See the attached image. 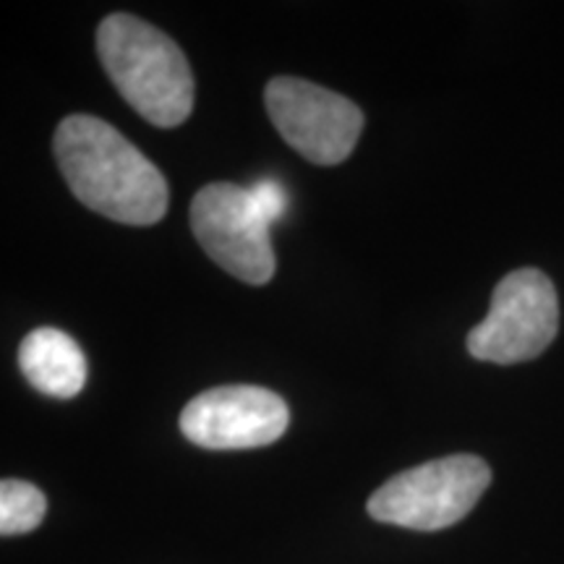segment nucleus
<instances>
[{
    "mask_svg": "<svg viewBox=\"0 0 564 564\" xmlns=\"http://www.w3.org/2000/svg\"><path fill=\"white\" fill-rule=\"evenodd\" d=\"M58 167L84 207L123 225H154L167 212V183L121 131L102 118H63L53 137Z\"/></svg>",
    "mask_w": 564,
    "mask_h": 564,
    "instance_id": "obj_1",
    "label": "nucleus"
},
{
    "mask_svg": "<svg viewBox=\"0 0 564 564\" xmlns=\"http://www.w3.org/2000/svg\"><path fill=\"white\" fill-rule=\"evenodd\" d=\"M97 53L110 82L141 118L173 129L192 116V66L158 26L131 13H112L97 30Z\"/></svg>",
    "mask_w": 564,
    "mask_h": 564,
    "instance_id": "obj_2",
    "label": "nucleus"
},
{
    "mask_svg": "<svg viewBox=\"0 0 564 564\" xmlns=\"http://www.w3.org/2000/svg\"><path fill=\"white\" fill-rule=\"evenodd\" d=\"M491 484V468L478 455H449L408 468L379 486L369 514L379 523L411 531H442L474 510Z\"/></svg>",
    "mask_w": 564,
    "mask_h": 564,
    "instance_id": "obj_3",
    "label": "nucleus"
},
{
    "mask_svg": "<svg viewBox=\"0 0 564 564\" xmlns=\"http://www.w3.org/2000/svg\"><path fill=\"white\" fill-rule=\"evenodd\" d=\"M560 333L554 282L525 267L499 280L489 314L468 333V352L478 361L510 366L541 356Z\"/></svg>",
    "mask_w": 564,
    "mask_h": 564,
    "instance_id": "obj_4",
    "label": "nucleus"
},
{
    "mask_svg": "<svg viewBox=\"0 0 564 564\" xmlns=\"http://www.w3.org/2000/svg\"><path fill=\"white\" fill-rule=\"evenodd\" d=\"M264 102L280 137L314 165H340L364 131V112L356 102L295 76L267 84Z\"/></svg>",
    "mask_w": 564,
    "mask_h": 564,
    "instance_id": "obj_5",
    "label": "nucleus"
},
{
    "mask_svg": "<svg viewBox=\"0 0 564 564\" xmlns=\"http://www.w3.org/2000/svg\"><path fill=\"white\" fill-rule=\"evenodd\" d=\"M192 230L217 267L249 285H267L274 274L270 225L259 215L249 188L209 183L192 202Z\"/></svg>",
    "mask_w": 564,
    "mask_h": 564,
    "instance_id": "obj_6",
    "label": "nucleus"
},
{
    "mask_svg": "<svg viewBox=\"0 0 564 564\" xmlns=\"http://www.w3.org/2000/svg\"><path fill=\"white\" fill-rule=\"evenodd\" d=\"M285 400L253 384H225L196 394L183 408L181 432L204 449L267 447L285 434Z\"/></svg>",
    "mask_w": 564,
    "mask_h": 564,
    "instance_id": "obj_7",
    "label": "nucleus"
},
{
    "mask_svg": "<svg viewBox=\"0 0 564 564\" xmlns=\"http://www.w3.org/2000/svg\"><path fill=\"white\" fill-rule=\"evenodd\" d=\"M19 366L26 382L51 398H76L87 384V358L82 348L55 327L32 329L21 340Z\"/></svg>",
    "mask_w": 564,
    "mask_h": 564,
    "instance_id": "obj_8",
    "label": "nucleus"
},
{
    "mask_svg": "<svg viewBox=\"0 0 564 564\" xmlns=\"http://www.w3.org/2000/svg\"><path fill=\"white\" fill-rule=\"evenodd\" d=\"M47 512V499L34 484L19 478H3L0 484V533L21 535L42 523Z\"/></svg>",
    "mask_w": 564,
    "mask_h": 564,
    "instance_id": "obj_9",
    "label": "nucleus"
},
{
    "mask_svg": "<svg viewBox=\"0 0 564 564\" xmlns=\"http://www.w3.org/2000/svg\"><path fill=\"white\" fill-rule=\"evenodd\" d=\"M249 194L267 225H272L274 220H280V217L285 215L288 192L282 188V183H278L274 178H262L253 183V186H249Z\"/></svg>",
    "mask_w": 564,
    "mask_h": 564,
    "instance_id": "obj_10",
    "label": "nucleus"
}]
</instances>
